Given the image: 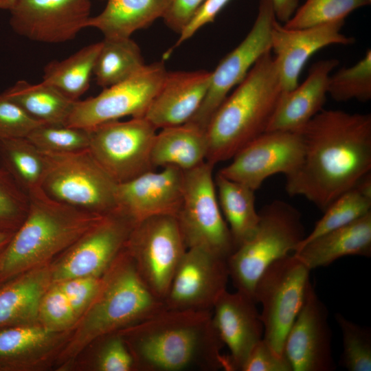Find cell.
<instances>
[{"mask_svg":"<svg viewBox=\"0 0 371 371\" xmlns=\"http://www.w3.org/2000/svg\"><path fill=\"white\" fill-rule=\"evenodd\" d=\"M167 74L164 63L146 65L128 79L98 95L75 102L66 125L91 130L105 122L144 117Z\"/></svg>","mask_w":371,"mask_h":371,"instance_id":"cell-12","label":"cell"},{"mask_svg":"<svg viewBox=\"0 0 371 371\" xmlns=\"http://www.w3.org/2000/svg\"><path fill=\"white\" fill-rule=\"evenodd\" d=\"M29 196L0 167V231L14 232L29 209Z\"/></svg>","mask_w":371,"mask_h":371,"instance_id":"cell-40","label":"cell"},{"mask_svg":"<svg viewBox=\"0 0 371 371\" xmlns=\"http://www.w3.org/2000/svg\"><path fill=\"white\" fill-rule=\"evenodd\" d=\"M298 131H266L238 150L218 173L256 190L269 177L293 173L302 160Z\"/></svg>","mask_w":371,"mask_h":371,"instance_id":"cell-15","label":"cell"},{"mask_svg":"<svg viewBox=\"0 0 371 371\" xmlns=\"http://www.w3.org/2000/svg\"><path fill=\"white\" fill-rule=\"evenodd\" d=\"M328 95L337 102L352 100L365 102L371 99V50L350 67H341L330 74Z\"/></svg>","mask_w":371,"mask_h":371,"instance_id":"cell-35","label":"cell"},{"mask_svg":"<svg viewBox=\"0 0 371 371\" xmlns=\"http://www.w3.org/2000/svg\"><path fill=\"white\" fill-rule=\"evenodd\" d=\"M102 41L85 46L62 60H53L43 69V82L77 101L90 87Z\"/></svg>","mask_w":371,"mask_h":371,"instance_id":"cell-31","label":"cell"},{"mask_svg":"<svg viewBox=\"0 0 371 371\" xmlns=\"http://www.w3.org/2000/svg\"><path fill=\"white\" fill-rule=\"evenodd\" d=\"M135 225L117 210L105 214L51 265L52 283L102 276L124 249Z\"/></svg>","mask_w":371,"mask_h":371,"instance_id":"cell-14","label":"cell"},{"mask_svg":"<svg viewBox=\"0 0 371 371\" xmlns=\"http://www.w3.org/2000/svg\"><path fill=\"white\" fill-rule=\"evenodd\" d=\"M344 21L304 28L289 29L275 21L271 36V50L276 59L283 91L298 85L302 69L318 50L331 45H351L352 37L341 32Z\"/></svg>","mask_w":371,"mask_h":371,"instance_id":"cell-20","label":"cell"},{"mask_svg":"<svg viewBox=\"0 0 371 371\" xmlns=\"http://www.w3.org/2000/svg\"><path fill=\"white\" fill-rule=\"evenodd\" d=\"M214 182L218 204L236 249L252 236L258 224L255 190L218 172Z\"/></svg>","mask_w":371,"mask_h":371,"instance_id":"cell-28","label":"cell"},{"mask_svg":"<svg viewBox=\"0 0 371 371\" xmlns=\"http://www.w3.org/2000/svg\"><path fill=\"white\" fill-rule=\"evenodd\" d=\"M204 0H170L162 18L173 31L180 33Z\"/></svg>","mask_w":371,"mask_h":371,"instance_id":"cell-46","label":"cell"},{"mask_svg":"<svg viewBox=\"0 0 371 371\" xmlns=\"http://www.w3.org/2000/svg\"><path fill=\"white\" fill-rule=\"evenodd\" d=\"M370 2L371 0H306L284 26L298 29L345 21L351 12Z\"/></svg>","mask_w":371,"mask_h":371,"instance_id":"cell-37","label":"cell"},{"mask_svg":"<svg viewBox=\"0 0 371 371\" xmlns=\"http://www.w3.org/2000/svg\"><path fill=\"white\" fill-rule=\"evenodd\" d=\"M310 269L326 267L346 256H371V212L343 227L326 232L295 251Z\"/></svg>","mask_w":371,"mask_h":371,"instance_id":"cell-24","label":"cell"},{"mask_svg":"<svg viewBox=\"0 0 371 371\" xmlns=\"http://www.w3.org/2000/svg\"><path fill=\"white\" fill-rule=\"evenodd\" d=\"M14 232L0 231V254L10 240Z\"/></svg>","mask_w":371,"mask_h":371,"instance_id":"cell-48","label":"cell"},{"mask_svg":"<svg viewBox=\"0 0 371 371\" xmlns=\"http://www.w3.org/2000/svg\"><path fill=\"white\" fill-rule=\"evenodd\" d=\"M157 128L144 117L105 122L91 129L89 151L117 183L155 170L151 153Z\"/></svg>","mask_w":371,"mask_h":371,"instance_id":"cell-11","label":"cell"},{"mask_svg":"<svg viewBox=\"0 0 371 371\" xmlns=\"http://www.w3.org/2000/svg\"><path fill=\"white\" fill-rule=\"evenodd\" d=\"M324 212L323 216L295 251L313 239L352 223L371 212V196L355 186L338 196Z\"/></svg>","mask_w":371,"mask_h":371,"instance_id":"cell-34","label":"cell"},{"mask_svg":"<svg viewBox=\"0 0 371 371\" xmlns=\"http://www.w3.org/2000/svg\"><path fill=\"white\" fill-rule=\"evenodd\" d=\"M338 65L335 58L319 60L301 85L283 91L267 131H297L319 113L328 95L329 77Z\"/></svg>","mask_w":371,"mask_h":371,"instance_id":"cell-23","label":"cell"},{"mask_svg":"<svg viewBox=\"0 0 371 371\" xmlns=\"http://www.w3.org/2000/svg\"><path fill=\"white\" fill-rule=\"evenodd\" d=\"M278 21L286 23L297 9L299 0H271Z\"/></svg>","mask_w":371,"mask_h":371,"instance_id":"cell-47","label":"cell"},{"mask_svg":"<svg viewBox=\"0 0 371 371\" xmlns=\"http://www.w3.org/2000/svg\"><path fill=\"white\" fill-rule=\"evenodd\" d=\"M230 0H204L179 33L175 47L192 37L201 27L212 23Z\"/></svg>","mask_w":371,"mask_h":371,"instance_id":"cell-45","label":"cell"},{"mask_svg":"<svg viewBox=\"0 0 371 371\" xmlns=\"http://www.w3.org/2000/svg\"><path fill=\"white\" fill-rule=\"evenodd\" d=\"M229 278L227 260L201 248H188L164 299L166 308L212 312Z\"/></svg>","mask_w":371,"mask_h":371,"instance_id":"cell-16","label":"cell"},{"mask_svg":"<svg viewBox=\"0 0 371 371\" xmlns=\"http://www.w3.org/2000/svg\"><path fill=\"white\" fill-rule=\"evenodd\" d=\"M139 371H228L212 312L165 308L118 331Z\"/></svg>","mask_w":371,"mask_h":371,"instance_id":"cell-2","label":"cell"},{"mask_svg":"<svg viewBox=\"0 0 371 371\" xmlns=\"http://www.w3.org/2000/svg\"><path fill=\"white\" fill-rule=\"evenodd\" d=\"M259 215L252 236L227 260L229 278L236 291L253 298L256 282L265 269L294 252L306 236L300 212L286 201H273L263 207Z\"/></svg>","mask_w":371,"mask_h":371,"instance_id":"cell-6","label":"cell"},{"mask_svg":"<svg viewBox=\"0 0 371 371\" xmlns=\"http://www.w3.org/2000/svg\"><path fill=\"white\" fill-rule=\"evenodd\" d=\"M342 335L343 352L339 364L349 371H371V329L337 313Z\"/></svg>","mask_w":371,"mask_h":371,"instance_id":"cell-38","label":"cell"},{"mask_svg":"<svg viewBox=\"0 0 371 371\" xmlns=\"http://www.w3.org/2000/svg\"><path fill=\"white\" fill-rule=\"evenodd\" d=\"M91 0H16L10 25L30 41L57 44L71 41L87 27Z\"/></svg>","mask_w":371,"mask_h":371,"instance_id":"cell-17","label":"cell"},{"mask_svg":"<svg viewBox=\"0 0 371 371\" xmlns=\"http://www.w3.org/2000/svg\"><path fill=\"white\" fill-rule=\"evenodd\" d=\"M276 20L271 0H260L258 14L250 31L212 71L205 98L188 122L206 130L229 91L245 78L256 62L271 50V30Z\"/></svg>","mask_w":371,"mask_h":371,"instance_id":"cell-13","label":"cell"},{"mask_svg":"<svg viewBox=\"0 0 371 371\" xmlns=\"http://www.w3.org/2000/svg\"><path fill=\"white\" fill-rule=\"evenodd\" d=\"M41 124L3 93H0V139L27 137Z\"/></svg>","mask_w":371,"mask_h":371,"instance_id":"cell-42","label":"cell"},{"mask_svg":"<svg viewBox=\"0 0 371 371\" xmlns=\"http://www.w3.org/2000/svg\"><path fill=\"white\" fill-rule=\"evenodd\" d=\"M16 0H0V10H10Z\"/></svg>","mask_w":371,"mask_h":371,"instance_id":"cell-49","label":"cell"},{"mask_svg":"<svg viewBox=\"0 0 371 371\" xmlns=\"http://www.w3.org/2000/svg\"><path fill=\"white\" fill-rule=\"evenodd\" d=\"M0 371H1V369H0Z\"/></svg>","mask_w":371,"mask_h":371,"instance_id":"cell-50","label":"cell"},{"mask_svg":"<svg viewBox=\"0 0 371 371\" xmlns=\"http://www.w3.org/2000/svg\"><path fill=\"white\" fill-rule=\"evenodd\" d=\"M212 71H167L144 117L157 129L188 122L203 102Z\"/></svg>","mask_w":371,"mask_h":371,"instance_id":"cell-22","label":"cell"},{"mask_svg":"<svg viewBox=\"0 0 371 371\" xmlns=\"http://www.w3.org/2000/svg\"><path fill=\"white\" fill-rule=\"evenodd\" d=\"M166 308L139 276L124 249L101 277L98 291L76 324L58 355L60 363L74 359L102 337L142 322Z\"/></svg>","mask_w":371,"mask_h":371,"instance_id":"cell-4","label":"cell"},{"mask_svg":"<svg viewBox=\"0 0 371 371\" xmlns=\"http://www.w3.org/2000/svg\"><path fill=\"white\" fill-rule=\"evenodd\" d=\"M146 64L137 44L128 38H104L93 69V76L103 89L121 82Z\"/></svg>","mask_w":371,"mask_h":371,"instance_id":"cell-32","label":"cell"},{"mask_svg":"<svg viewBox=\"0 0 371 371\" xmlns=\"http://www.w3.org/2000/svg\"><path fill=\"white\" fill-rule=\"evenodd\" d=\"M125 249L143 282L164 302L187 250L175 216H155L137 223Z\"/></svg>","mask_w":371,"mask_h":371,"instance_id":"cell-10","label":"cell"},{"mask_svg":"<svg viewBox=\"0 0 371 371\" xmlns=\"http://www.w3.org/2000/svg\"><path fill=\"white\" fill-rule=\"evenodd\" d=\"M256 304L245 293L226 290L213 307L214 326L229 352L228 371H240L252 348L263 338V324Z\"/></svg>","mask_w":371,"mask_h":371,"instance_id":"cell-21","label":"cell"},{"mask_svg":"<svg viewBox=\"0 0 371 371\" xmlns=\"http://www.w3.org/2000/svg\"><path fill=\"white\" fill-rule=\"evenodd\" d=\"M214 166L205 161L184 171L183 196L175 218L187 249L201 248L227 260L235 247L218 204Z\"/></svg>","mask_w":371,"mask_h":371,"instance_id":"cell-8","label":"cell"},{"mask_svg":"<svg viewBox=\"0 0 371 371\" xmlns=\"http://www.w3.org/2000/svg\"><path fill=\"white\" fill-rule=\"evenodd\" d=\"M283 93L271 50L253 65L235 90L224 100L206 130V161L231 159L246 144L267 131Z\"/></svg>","mask_w":371,"mask_h":371,"instance_id":"cell-3","label":"cell"},{"mask_svg":"<svg viewBox=\"0 0 371 371\" xmlns=\"http://www.w3.org/2000/svg\"><path fill=\"white\" fill-rule=\"evenodd\" d=\"M78 321L67 298L56 283H52L40 302L38 322L54 333L74 328Z\"/></svg>","mask_w":371,"mask_h":371,"instance_id":"cell-39","label":"cell"},{"mask_svg":"<svg viewBox=\"0 0 371 371\" xmlns=\"http://www.w3.org/2000/svg\"><path fill=\"white\" fill-rule=\"evenodd\" d=\"M101 277H78L56 283L67 298L78 319L95 297Z\"/></svg>","mask_w":371,"mask_h":371,"instance_id":"cell-43","label":"cell"},{"mask_svg":"<svg viewBox=\"0 0 371 371\" xmlns=\"http://www.w3.org/2000/svg\"><path fill=\"white\" fill-rule=\"evenodd\" d=\"M240 371H292L284 355L276 352L262 338L251 350Z\"/></svg>","mask_w":371,"mask_h":371,"instance_id":"cell-44","label":"cell"},{"mask_svg":"<svg viewBox=\"0 0 371 371\" xmlns=\"http://www.w3.org/2000/svg\"><path fill=\"white\" fill-rule=\"evenodd\" d=\"M34 120L49 124H65L76 101L46 82H16L3 92Z\"/></svg>","mask_w":371,"mask_h":371,"instance_id":"cell-29","label":"cell"},{"mask_svg":"<svg viewBox=\"0 0 371 371\" xmlns=\"http://www.w3.org/2000/svg\"><path fill=\"white\" fill-rule=\"evenodd\" d=\"M0 167L29 195L42 190L46 155L27 137L0 139Z\"/></svg>","mask_w":371,"mask_h":371,"instance_id":"cell-30","label":"cell"},{"mask_svg":"<svg viewBox=\"0 0 371 371\" xmlns=\"http://www.w3.org/2000/svg\"><path fill=\"white\" fill-rule=\"evenodd\" d=\"M303 153L285 177L291 196H302L324 211L371 172V115L322 109L297 131Z\"/></svg>","mask_w":371,"mask_h":371,"instance_id":"cell-1","label":"cell"},{"mask_svg":"<svg viewBox=\"0 0 371 371\" xmlns=\"http://www.w3.org/2000/svg\"><path fill=\"white\" fill-rule=\"evenodd\" d=\"M91 131L65 124H41L27 138L45 153L65 154L89 148Z\"/></svg>","mask_w":371,"mask_h":371,"instance_id":"cell-36","label":"cell"},{"mask_svg":"<svg viewBox=\"0 0 371 371\" xmlns=\"http://www.w3.org/2000/svg\"><path fill=\"white\" fill-rule=\"evenodd\" d=\"M170 0H107L104 10L91 16L87 27L100 31L104 38H128L163 18Z\"/></svg>","mask_w":371,"mask_h":371,"instance_id":"cell-27","label":"cell"},{"mask_svg":"<svg viewBox=\"0 0 371 371\" xmlns=\"http://www.w3.org/2000/svg\"><path fill=\"white\" fill-rule=\"evenodd\" d=\"M328 311L311 282L305 299L284 344L292 371H333L332 332Z\"/></svg>","mask_w":371,"mask_h":371,"instance_id":"cell-18","label":"cell"},{"mask_svg":"<svg viewBox=\"0 0 371 371\" xmlns=\"http://www.w3.org/2000/svg\"><path fill=\"white\" fill-rule=\"evenodd\" d=\"M310 269L294 254L271 263L258 278L254 299L262 306L263 338L284 355L286 335L304 303Z\"/></svg>","mask_w":371,"mask_h":371,"instance_id":"cell-9","label":"cell"},{"mask_svg":"<svg viewBox=\"0 0 371 371\" xmlns=\"http://www.w3.org/2000/svg\"><path fill=\"white\" fill-rule=\"evenodd\" d=\"M60 334L49 331L38 323L0 329L1 371L25 367L30 355L46 348Z\"/></svg>","mask_w":371,"mask_h":371,"instance_id":"cell-33","label":"cell"},{"mask_svg":"<svg viewBox=\"0 0 371 371\" xmlns=\"http://www.w3.org/2000/svg\"><path fill=\"white\" fill-rule=\"evenodd\" d=\"M207 152L205 131L186 122L161 128L157 133L151 161L155 169L173 166L186 171L205 161Z\"/></svg>","mask_w":371,"mask_h":371,"instance_id":"cell-26","label":"cell"},{"mask_svg":"<svg viewBox=\"0 0 371 371\" xmlns=\"http://www.w3.org/2000/svg\"><path fill=\"white\" fill-rule=\"evenodd\" d=\"M183 181V170L167 166L117 183L116 210L135 224L155 216H176L182 200Z\"/></svg>","mask_w":371,"mask_h":371,"instance_id":"cell-19","label":"cell"},{"mask_svg":"<svg viewBox=\"0 0 371 371\" xmlns=\"http://www.w3.org/2000/svg\"><path fill=\"white\" fill-rule=\"evenodd\" d=\"M45 155L47 168L42 190L49 197L98 214L116 210L117 183L103 170L88 149Z\"/></svg>","mask_w":371,"mask_h":371,"instance_id":"cell-7","label":"cell"},{"mask_svg":"<svg viewBox=\"0 0 371 371\" xmlns=\"http://www.w3.org/2000/svg\"><path fill=\"white\" fill-rule=\"evenodd\" d=\"M95 350L93 366L99 371L137 370L133 357L119 332L102 337Z\"/></svg>","mask_w":371,"mask_h":371,"instance_id":"cell-41","label":"cell"},{"mask_svg":"<svg viewBox=\"0 0 371 371\" xmlns=\"http://www.w3.org/2000/svg\"><path fill=\"white\" fill-rule=\"evenodd\" d=\"M52 284L47 264L0 285V329L38 323L40 302Z\"/></svg>","mask_w":371,"mask_h":371,"instance_id":"cell-25","label":"cell"},{"mask_svg":"<svg viewBox=\"0 0 371 371\" xmlns=\"http://www.w3.org/2000/svg\"><path fill=\"white\" fill-rule=\"evenodd\" d=\"M28 196L27 214L0 254V285L47 265L105 215L55 201L43 190Z\"/></svg>","mask_w":371,"mask_h":371,"instance_id":"cell-5","label":"cell"}]
</instances>
